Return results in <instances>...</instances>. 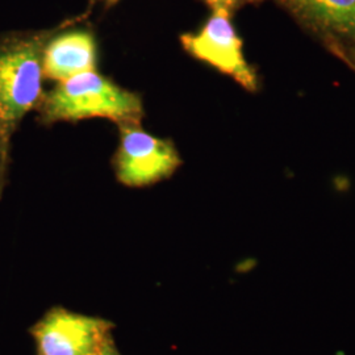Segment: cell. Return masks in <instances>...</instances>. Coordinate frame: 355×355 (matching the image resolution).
Segmentation results:
<instances>
[{
    "label": "cell",
    "instance_id": "cell-8",
    "mask_svg": "<svg viewBox=\"0 0 355 355\" xmlns=\"http://www.w3.org/2000/svg\"><path fill=\"white\" fill-rule=\"evenodd\" d=\"M214 10L215 8H232L233 6H236L240 0H205Z\"/></svg>",
    "mask_w": 355,
    "mask_h": 355
},
{
    "label": "cell",
    "instance_id": "cell-3",
    "mask_svg": "<svg viewBox=\"0 0 355 355\" xmlns=\"http://www.w3.org/2000/svg\"><path fill=\"white\" fill-rule=\"evenodd\" d=\"M114 324L53 306L29 329L36 355H96L110 338Z\"/></svg>",
    "mask_w": 355,
    "mask_h": 355
},
{
    "label": "cell",
    "instance_id": "cell-11",
    "mask_svg": "<svg viewBox=\"0 0 355 355\" xmlns=\"http://www.w3.org/2000/svg\"><path fill=\"white\" fill-rule=\"evenodd\" d=\"M98 1H102V3L107 4V6H114V3H117L119 0H98Z\"/></svg>",
    "mask_w": 355,
    "mask_h": 355
},
{
    "label": "cell",
    "instance_id": "cell-2",
    "mask_svg": "<svg viewBox=\"0 0 355 355\" xmlns=\"http://www.w3.org/2000/svg\"><path fill=\"white\" fill-rule=\"evenodd\" d=\"M46 36H16L0 44V132L7 141L42 92Z\"/></svg>",
    "mask_w": 355,
    "mask_h": 355
},
{
    "label": "cell",
    "instance_id": "cell-9",
    "mask_svg": "<svg viewBox=\"0 0 355 355\" xmlns=\"http://www.w3.org/2000/svg\"><path fill=\"white\" fill-rule=\"evenodd\" d=\"M96 355H121L120 352L117 350V347H116L114 337L107 341V343L103 346L102 350Z\"/></svg>",
    "mask_w": 355,
    "mask_h": 355
},
{
    "label": "cell",
    "instance_id": "cell-1",
    "mask_svg": "<svg viewBox=\"0 0 355 355\" xmlns=\"http://www.w3.org/2000/svg\"><path fill=\"white\" fill-rule=\"evenodd\" d=\"M41 114L45 123L104 117L123 127L139 125L144 108L136 94L95 71H87L60 82L45 96Z\"/></svg>",
    "mask_w": 355,
    "mask_h": 355
},
{
    "label": "cell",
    "instance_id": "cell-4",
    "mask_svg": "<svg viewBox=\"0 0 355 355\" xmlns=\"http://www.w3.org/2000/svg\"><path fill=\"white\" fill-rule=\"evenodd\" d=\"M180 41L192 57L232 76L243 89H258L255 71L245 60L241 38L232 24L227 8H215L200 31L183 35Z\"/></svg>",
    "mask_w": 355,
    "mask_h": 355
},
{
    "label": "cell",
    "instance_id": "cell-5",
    "mask_svg": "<svg viewBox=\"0 0 355 355\" xmlns=\"http://www.w3.org/2000/svg\"><path fill=\"white\" fill-rule=\"evenodd\" d=\"M182 161L170 141L157 139L139 125H123L114 159L116 177L128 187H145L173 175Z\"/></svg>",
    "mask_w": 355,
    "mask_h": 355
},
{
    "label": "cell",
    "instance_id": "cell-10",
    "mask_svg": "<svg viewBox=\"0 0 355 355\" xmlns=\"http://www.w3.org/2000/svg\"><path fill=\"white\" fill-rule=\"evenodd\" d=\"M4 145H6V140H4V137H3V135H1V132H0V164H1V161H3Z\"/></svg>",
    "mask_w": 355,
    "mask_h": 355
},
{
    "label": "cell",
    "instance_id": "cell-12",
    "mask_svg": "<svg viewBox=\"0 0 355 355\" xmlns=\"http://www.w3.org/2000/svg\"><path fill=\"white\" fill-rule=\"evenodd\" d=\"M352 60H353V61H354V64H355V51H354V53H353V55H352Z\"/></svg>",
    "mask_w": 355,
    "mask_h": 355
},
{
    "label": "cell",
    "instance_id": "cell-6",
    "mask_svg": "<svg viewBox=\"0 0 355 355\" xmlns=\"http://www.w3.org/2000/svg\"><path fill=\"white\" fill-rule=\"evenodd\" d=\"M96 66V42L87 29H67L48 38L42 53L44 76L53 80L94 71Z\"/></svg>",
    "mask_w": 355,
    "mask_h": 355
},
{
    "label": "cell",
    "instance_id": "cell-7",
    "mask_svg": "<svg viewBox=\"0 0 355 355\" xmlns=\"http://www.w3.org/2000/svg\"><path fill=\"white\" fill-rule=\"evenodd\" d=\"M295 10L328 32L355 40V0H290Z\"/></svg>",
    "mask_w": 355,
    "mask_h": 355
}]
</instances>
